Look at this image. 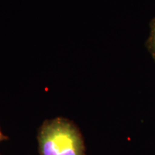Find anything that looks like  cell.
<instances>
[{
	"mask_svg": "<svg viewBox=\"0 0 155 155\" xmlns=\"http://www.w3.org/2000/svg\"><path fill=\"white\" fill-rule=\"evenodd\" d=\"M150 34L147 39L146 46L153 59L155 61V18L150 22Z\"/></svg>",
	"mask_w": 155,
	"mask_h": 155,
	"instance_id": "7a4b0ae2",
	"label": "cell"
},
{
	"mask_svg": "<svg viewBox=\"0 0 155 155\" xmlns=\"http://www.w3.org/2000/svg\"><path fill=\"white\" fill-rule=\"evenodd\" d=\"M7 139H8V137H7V136L4 135L2 133L1 129H0V141H4V140H7Z\"/></svg>",
	"mask_w": 155,
	"mask_h": 155,
	"instance_id": "3957f363",
	"label": "cell"
},
{
	"mask_svg": "<svg viewBox=\"0 0 155 155\" xmlns=\"http://www.w3.org/2000/svg\"><path fill=\"white\" fill-rule=\"evenodd\" d=\"M38 140L40 155H86L81 131L65 118L46 120L39 129Z\"/></svg>",
	"mask_w": 155,
	"mask_h": 155,
	"instance_id": "6da1fadb",
	"label": "cell"
}]
</instances>
